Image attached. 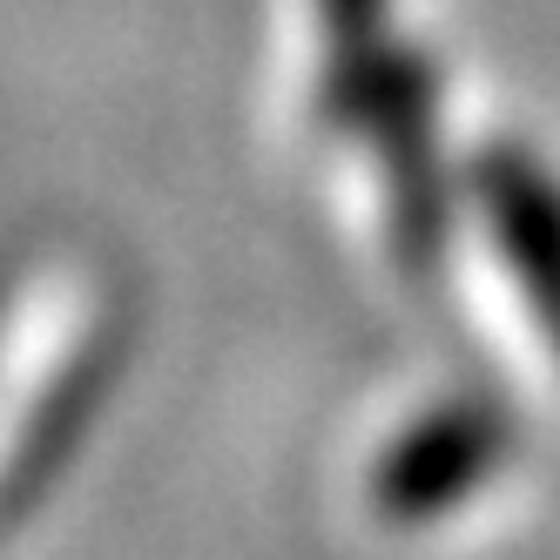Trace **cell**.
Wrapping results in <instances>:
<instances>
[{
	"label": "cell",
	"instance_id": "obj_1",
	"mask_svg": "<svg viewBox=\"0 0 560 560\" xmlns=\"http://www.w3.org/2000/svg\"><path fill=\"white\" fill-rule=\"evenodd\" d=\"M317 122L365 136L385 163V203H392V250L412 277H432L446 257L453 196L439 170V74L425 48L385 42L358 68H325L317 82Z\"/></svg>",
	"mask_w": 560,
	"mask_h": 560
},
{
	"label": "cell",
	"instance_id": "obj_2",
	"mask_svg": "<svg viewBox=\"0 0 560 560\" xmlns=\"http://www.w3.org/2000/svg\"><path fill=\"white\" fill-rule=\"evenodd\" d=\"M115 372H122V325H95L68 351V365L42 385V398L27 406L8 459H0V527H14V520H27L48 500V487L68 472V459L82 453L89 425L102 419Z\"/></svg>",
	"mask_w": 560,
	"mask_h": 560
},
{
	"label": "cell",
	"instance_id": "obj_3",
	"mask_svg": "<svg viewBox=\"0 0 560 560\" xmlns=\"http://www.w3.org/2000/svg\"><path fill=\"white\" fill-rule=\"evenodd\" d=\"M500 453H506L500 412L479 406V398H453V406H432L425 419H412L385 446L372 472V500L385 520H406V527L412 520H439L500 466Z\"/></svg>",
	"mask_w": 560,
	"mask_h": 560
},
{
	"label": "cell",
	"instance_id": "obj_4",
	"mask_svg": "<svg viewBox=\"0 0 560 560\" xmlns=\"http://www.w3.org/2000/svg\"><path fill=\"white\" fill-rule=\"evenodd\" d=\"M472 196L487 210L506 270L520 277V291L534 298L540 325L560 345V183L527 149H487L472 170Z\"/></svg>",
	"mask_w": 560,
	"mask_h": 560
},
{
	"label": "cell",
	"instance_id": "obj_5",
	"mask_svg": "<svg viewBox=\"0 0 560 560\" xmlns=\"http://www.w3.org/2000/svg\"><path fill=\"white\" fill-rule=\"evenodd\" d=\"M325 21V68H358L392 42V0H317Z\"/></svg>",
	"mask_w": 560,
	"mask_h": 560
},
{
	"label": "cell",
	"instance_id": "obj_6",
	"mask_svg": "<svg viewBox=\"0 0 560 560\" xmlns=\"http://www.w3.org/2000/svg\"><path fill=\"white\" fill-rule=\"evenodd\" d=\"M0 317H8V277H0Z\"/></svg>",
	"mask_w": 560,
	"mask_h": 560
}]
</instances>
